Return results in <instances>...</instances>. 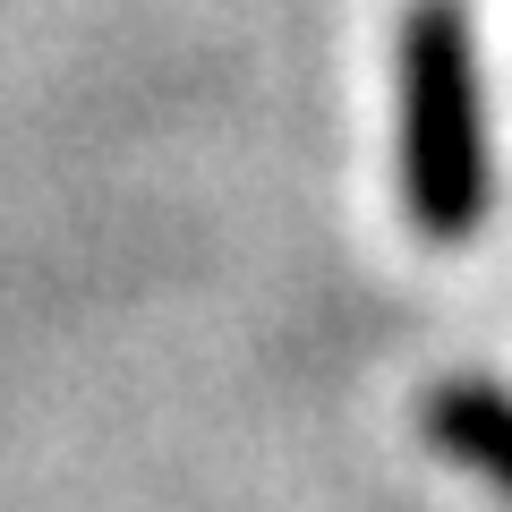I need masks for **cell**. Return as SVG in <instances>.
Returning a JSON list of instances; mask_svg holds the SVG:
<instances>
[{"label": "cell", "instance_id": "cell-1", "mask_svg": "<svg viewBox=\"0 0 512 512\" xmlns=\"http://www.w3.org/2000/svg\"><path fill=\"white\" fill-rule=\"evenodd\" d=\"M402 205L427 239H470L487 222V111H478V43L461 0L402 9Z\"/></svg>", "mask_w": 512, "mask_h": 512}, {"label": "cell", "instance_id": "cell-2", "mask_svg": "<svg viewBox=\"0 0 512 512\" xmlns=\"http://www.w3.org/2000/svg\"><path fill=\"white\" fill-rule=\"evenodd\" d=\"M427 436L512 495V393H495V384H444L427 402Z\"/></svg>", "mask_w": 512, "mask_h": 512}]
</instances>
